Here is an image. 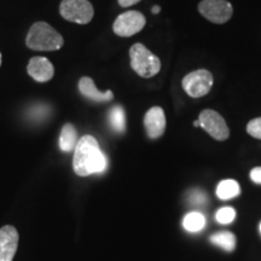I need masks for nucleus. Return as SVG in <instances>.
Instances as JSON below:
<instances>
[{"instance_id":"a878e982","label":"nucleus","mask_w":261,"mask_h":261,"mask_svg":"<svg viewBox=\"0 0 261 261\" xmlns=\"http://www.w3.org/2000/svg\"><path fill=\"white\" fill-rule=\"evenodd\" d=\"M0 65H2V54H0Z\"/></svg>"},{"instance_id":"6ab92c4d","label":"nucleus","mask_w":261,"mask_h":261,"mask_svg":"<svg viewBox=\"0 0 261 261\" xmlns=\"http://www.w3.org/2000/svg\"><path fill=\"white\" fill-rule=\"evenodd\" d=\"M247 133L253 138L261 140V117L250 120L247 125Z\"/></svg>"},{"instance_id":"dca6fc26","label":"nucleus","mask_w":261,"mask_h":261,"mask_svg":"<svg viewBox=\"0 0 261 261\" xmlns=\"http://www.w3.org/2000/svg\"><path fill=\"white\" fill-rule=\"evenodd\" d=\"M211 242L215 246L223 248L226 252H233L234 248H236V237L232 232H228V231L212 234Z\"/></svg>"},{"instance_id":"4468645a","label":"nucleus","mask_w":261,"mask_h":261,"mask_svg":"<svg viewBox=\"0 0 261 261\" xmlns=\"http://www.w3.org/2000/svg\"><path fill=\"white\" fill-rule=\"evenodd\" d=\"M241 192V188L236 180L232 179H226L219 182L217 188V196L220 200H231V198L237 197Z\"/></svg>"},{"instance_id":"9b49d317","label":"nucleus","mask_w":261,"mask_h":261,"mask_svg":"<svg viewBox=\"0 0 261 261\" xmlns=\"http://www.w3.org/2000/svg\"><path fill=\"white\" fill-rule=\"evenodd\" d=\"M28 74L38 83H47L55 75V68L46 57H33L27 65Z\"/></svg>"},{"instance_id":"b1692460","label":"nucleus","mask_w":261,"mask_h":261,"mask_svg":"<svg viewBox=\"0 0 261 261\" xmlns=\"http://www.w3.org/2000/svg\"><path fill=\"white\" fill-rule=\"evenodd\" d=\"M160 11H161V8H160V6H158V5L154 6V8H152V10H151V12H152V14H154V15L159 14Z\"/></svg>"},{"instance_id":"4be33fe9","label":"nucleus","mask_w":261,"mask_h":261,"mask_svg":"<svg viewBox=\"0 0 261 261\" xmlns=\"http://www.w3.org/2000/svg\"><path fill=\"white\" fill-rule=\"evenodd\" d=\"M250 179L255 184H261V167H255L250 171Z\"/></svg>"},{"instance_id":"20e7f679","label":"nucleus","mask_w":261,"mask_h":261,"mask_svg":"<svg viewBox=\"0 0 261 261\" xmlns=\"http://www.w3.org/2000/svg\"><path fill=\"white\" fill-rule=\"evenodd\" d=\"M214 85L213 74L207 69H197L185 75L181 80L182 90L191 98H201L211 92Z\"/></svg>"},{"instance_id":"412c9836","label":"nucleus","mask_w":261,"mask_h":261,"mask_svg":"<svg viewBox=\"0 0 261 261\" xmlns=\"http://www.w3.org/2000/svg\"><path fill=\"white\" fill-rule=\"evenodd\" d=\"M204 201H205V196L203 195V192H201V191L192 192L190 196V202H192V203H195V204H201V203H203Z\"/></svg>"},{"instance_id":"bb28decb","label":"nucleus","mask_w":261,"mask_h":261,"mask_svg":"<svg viewBox=\"0 0 261 261\" xmlns=\"http://www.w3.org/2000/svg\"><path fill=\"white\" fill-rule=\"evenodd\" d=\"M260 232H261V223H260Z\"/></svg>"},{"instance_id":"0eeeda50","label":"nucleus","mask_w":261,"mask_h":261,"mask_svg":"<svg viewBox=\"0 0 261 261\" xmlns=\"http://www.w3.org/2000/svg\"><path fill=\"white\" fill-rule=\"evenodd\" d=\"M200 127H202L212 138L219 142H224L230 137V129L226 121L219 113L212 109H204L198 116Z\"/></svg>"},{"instance_id":"1a4fd4ad","label":"nucleus","mask_w":261,"mask_h":261,"mask_svg":"<svg viewBox=\"0 0 261 261\" xmlns=\"http://www.w3.org/2000/svg\"><path fill=\"white\" fill-rule=\"evenodd\" d=\"M18 232L14 226L0 228V261H12L18 247Z\"/></svg>"},{"instance_id":"2eb2a0df","label":"nucleus","mask_w":261,"mask_h":261,"mask_svg":"<svg viewBox=\"0 0 261 261\" xmlns=\"http://www.w3.org/2000/svg\"><path fill=\"white\" fill-rule=\"evenodd\" d=\"M205 226V218L202 213L198 212H190L184 217L182 219V227L188 231V232H198V231L203 230Z\"/></svg>"},{"instance_id":"f257e3e1","label":"nucleus","mask_w":261,"mask_h":261,"mask_svg":"<svg viewBox=\"0 0 261 261\" xmlns=\"http://www.w3.org/2000/svg\"><path fill=\"white\" fill-rule=\"evenodd\" d=\"M73 167L79 177H89L91 174L106 172L107 156L103 154L94 137L87 135L79 139L74 150Z\"/></svg>"},{"instance_id":"f8f14e48","label":"nucleus","mask_w":261,"mask_h":261,"mask_svg":"<svg viewBox=\"0 0 261 261\" xmlns=\"http://www.w3.org/2000/svg\"><path fill=\"white\" fill-rule=\"evenodd\" d=\"M79 91L85 98L98 103L110 102L114 98L112 91H107V92L98 91L94 81L89 76H84L79 80Z\"/></svg>"},{"instance_id":"7ed1b4c3","label":"nucleus","mask_w":261,"mask_h":261,"mask_svg":"<svg viewBox=\"0 0 261 261\" xmlns=\"http://www.w3.org/2000/svg\"><path fill=\"white\" fill-rule=\"evenodd\" d=\"M129 60L132 69L139 75L140 77L150 79L155 76L161 70V61L158 56H155L148 47L143 44L132 45L129 50Z\"/></svg>"},{"instance_id":"9d476101","label":"nucleus","mask_w":261,"mask_h":261,"mask_svg":"<svg viewBox=\"0 0 261 261\" xmlns=\"http://www.w3.org/2000/svg\"><path fill=\"white\" fill-rule=\"evenodd\" d=\"M144 126L150 139H158L166 130V115L162 108L152 107L144 116Z\"/></svg>"},{"instance_id":"6e6552de","label":"nucleus","mask_w":261,"mask_h":261,"mask_svg":"<svg viewBox=\"0 0 261 261\" xmlns=\"http://www.w3.org/2000/svg\"><path fill=\"white\" fill-rule=\"evenodd\" d=\"M146 19L144 15L139 11H126L115 19L113 24V31L117 37L129 38L137 34L145 27Z\"/></svg>"},{"instance_id":"ddd939ff","label":"nucleus","mask_w":261,"mask_h":261,"mask_svg":"<svg viewBox=\"0 0 261 261\" xmlns=\"http://www.w3.org/2000/svg\"><path fill=\"white\" fill-rule=\"evenodd\" d=\"M77 132L71 123H65L60 136V149L64 152H70L75 150L77 144Z\"/></svg>"},{"instance_id":"39448f33","label":"nucleus","mask_w":261,"mask_h":261,"mask_svg":"<svg viewBox=\"0 0 261 261\" xmlns=\"http://www.w3.org/2000/svg\"><path fill=\"white\" fill-rule=\"evenodd\" d=\"M60 14L69 22L87 24L92 21L94 10L89 0H62Z\"/></svg>"},{"instance_id":"5701e85b","label":"nucleus","mask_w":261,"mask_h":261,"mask_svg":"<svg viewBox=\"0 0 261 261\" xmlns=\"http://www.w3.org/2000/svg\"><path fill=\"white\" fill-rule=\"evenodd\" d=\"M117 2H119V5L121 8H129V6L136 5L140 0H117Z\"/></svg>"},{"instance_id":"aec40b11","label":"nucleus","mask_w":261,"mask_h":261,"mask_svg":"<svg viewBox=\"0 0 261 261\" xmlns=\"http://www.w3.org/2000/svg\"><path fill=\"white\" fill-rule=\"evenodd\" d=\"M48 115V108L46 106H37L32 108L31 112H29V117L34 119L35 121L45 119Z\"/></svg>"},{"instance_id":"f03ea898","label":"nucleus","mask_w":261,"mask_h":261,"mask_svg":"<svg viewBox=\"0 0 261 261\" xmlns=\"http://www.w3.org/2000/svg\"><path fill=\"white\" fill-rule=\"evenodd\" d=\"M25 44L34 51H56L63 46L64 39L46 22H37L29 29Z\"/></svg>"},{"instance_id":"f3484780","label":"nucleus","mask_w":261,"mask_h":261,"mask_svg":"<svg viewBox=\"0 0 261 261\" xmlns=\"http://www.w3.org/2000/svg\"><path fill=\"white\" fill-rule=\"evenodd\" d=\"M109 122L112 128L117 133H123L126 129V115L121 106H115L109 113Z\"/></svg>"},{"instance_id":"423d86ee","label":"nucleus","mask_w":261,"mask_h":261,"mask_svg":"<svg viewBox=\"0 0 261 261\" xmlns=\"http://www.w3.org/2000/svg\"><path fill=\"white\" fill-rule=\"evenodd\" d=\"M198 12L215 24H224L232 18L233 8L227 0H202Z\"/></svg>"},{"instance_id":"393cba45","label":"nucleus","mask_w":261,"mask_h":261,"mask_svg":"<svg viewBox=\"0 0 261 261\" xmlns=\"http://www.w3.org/2000/svg\"><path fill=\"white\" fill-rule=\"evenodd\" d=\"M194 126H195V127L200 126V121H198V120H197V121H195V122H194Z\"/></svg>"},{"instance_id":"a211bd4d","label":"nucleus","mask_w":261,"mask_h":261,"mask_svg":"<svg viewBox=\"0 0 261 261\" xmlns=\"http://www.w3.org/2000/svg\"><path fill=\"white\" fill-rule=\"evenodd\" d=\"M234 218H236V211L232 207L220 208L215 214V219L219 224H230L234 220Z\"/></svg>"}]
</instances>
